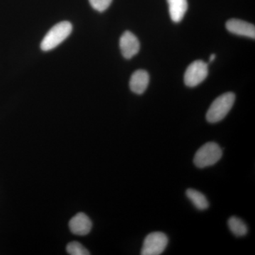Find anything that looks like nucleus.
Listing matches in <instances>:
<instances>
[{
  "instance_id": "1",
  "label": "nucleus",
  "mask_w": 255,
  "mask_h": 255,
  "mask_svg": "<svg viewBox=\"0 0 255 255\" xmlns=\"http://www.w3.org/2000/svg\"><path fill=\"white\" fill-rule=\"evenodd\" d=\"M235 100L236 95L233 92H227L219 96L210 106L206 113V120L211 124L221 122L232 109Z\"/></svg>"
},
{
  "instance_id": "13",
  "label": "nucleus",
  "mask_w": 255,
  "mask_h": 255,
  "mask_svg": "<svg viewBox=\"0 0 255 255\" xmlns=\"http://www.w3.org/2000/svg\"><path fill=\"white\" fill-rule=\"evenodd\" d=\"M68 254L71 255H89L90 252L87 251L82 244L78 242H71L66 248Z\"/></svg>"
},
{
  "instance_id": "6",
  "label": "nucleus",
  "mask_w": 255,
  "mask_h": 255,
  "mask_svg": "<svg viewBox=\"0 0 255 255\" xmlns=\"http://www.w3.org/2000/svg\"><path fill=\"white\" fill-rule=\"evenodd\" d=\"M120 49L127 59H130L140 50V42L136 36L129 31L124 32L120 38Z\"/></svg>"
},
{
  "instance_id": "9",
  "label": "nucleus",
  "mask_w": 255,
  "mask_h": 255,
  "mask_svg": "<svg viewBox=\"0 0 255 255\" xmlns=\"http://www.w3.org/2000/svg\"><path fill=\"white\" fill-rule=\"evenodd\" d=\"M149 80H150V77L145 70H136L130 78V83H129L130 90L137 95H142L148 86Z\"/></svg>"
},
{
  "instance_id": "2",
  "label": "nucleus",
  "mask_w": 255,
  "mask_h": 255,
  "mask_svg": "<svg viewBox=\"0 0 255 255\" xmlns=\"http://www.w3.org/2000/svg\"><path fill=\"white\" fill-rule=\"evenodd\" d=\"M72 31L73 26L68 21H62L57 23L43 38L41 44L42 50L49 51L56 48L70 36Z\"/></svg>"
},
{
  "instance_id": "14",
  "label": "nucleus",
  "mask_w": 255,
  "mask_h": 255,
  "mask_svg": "<svg viewBox=\"0 0 255 255\" xmlns=\"http://www.w3.org/2000/svg\"><path fill=\"white\" fill-rule=\"evenodd\" d=\"M89 1L94 9L100 12L108 9L112 2V0H89Z\"/></svg>"
},
{
  "instance_id": "12",
  "label": "nucleus",
  "mask_w": 255,
  "mask_h": 255,
  "mask_svg": "<svg viewBox=\"0 0 255 255\" xmlns=\"http://www.w3.org/2000/svg\"><path fill=\"white\" fill-rule=\"evenodd\" d=\"M228 225L233 234L238 237H243L248 232V226L246 223L236 216H233L228 219Z\"/></svg>"
},
{
  "instance_id": "5",
  "label": "nucleus",
  "mask_w": 255,
  "mask_h": 255,
  "mask_svg": "<svg viewBox=\"0 0 255 255\" xmlns=\"http://www.w3.org/2000/svg\"><path fill=\"white\" fill-rule=\"evenodd\" d=\"M208 76V65L202 60H196L189 65L184 73V82L187 87L199 85Z\"/></svg>"
},
{
  "instance_id": "3",
  "label": "nucleus",
  "mask_w": 255,
  "mask_h": 255,
  "mask_svg": "<svg viewBox=\"0 0 255 255\" xmlns=\"http://www.w3.org/2000/svg\"><path fill=\"white\" fill-rule=\"evenodd\" d=\"M223 155V150L219 144L209 142L201 146L196 152L194 163L199 168H205L217 163Z\"/></svg>"
},
{
  "instance_id": "11",
  "label": "nucleus",
  "mask_w": 255,
  "mask_h": 255,
  "mask_svg": "<svg viewBox=\"0 0 255 255\" xmlns=\"http://www.w3.org/2000/svg\"><path fill=\"white\" fill-rule=\"evenodd\" d=\"M186 195L196 209L199 211H204L209 208V201L206 199L205 195L200 191L195 189H188L186 191Z\"/></svg>"
},
{
  "instance_id": "8",
  "label": "nucleus",
  "mask_w": 255,
  "mask_h": 255,
  "mask_svg": "<svg viewBox=\"0 0 255 255\" xmlns=\"http://www.w3.org/2000/svg\"><path fill=\"white\" fill-rule=\"evenodd\" d=\"M69 228L73 234L77 236H86L91 231L92 223L86 214L79 213L70 220Z\"/></svg>"
},
{
  "instance_id": "7",
  "label": "nucleus",
  "mask_w": 255,
  "mask_h": 255,
  "mask_svg": "<svg viewBox=\"0 0 255 255\" xmlns=\"http://www.w3.org/2000/svg\"><path fill=\"white\" fill-rule=\"evenodd\" d=\"M226 26L228 31L233 34L248 37L253 39L255 38V27L252 23L237 18H231L226 22Z\"/></svg>"
},
{
  "instance_id": "4",
  "label": "nucleus",
  "mask_w": 255,
  "mask_h": 255,
  "mask_svg": "<svg viewBox=\"0 0 255 255\" xmlns=\"http://www.w3.org/2000/svg\"><path fill=\"white\" fill-rule=\"evenodd\" d=\"M168 244V238L162 232H153L147 235L142 245V255L162 254Z\"/></svg>"
},
{
  "instance_id": "15",
  "label": "nucleus",
  "mask_w": 255,
  "mask_h": 255,
  "mask_svg": "<svg viewBox=\"0 0 255 255\" xmlns=\"http://www.w3.org/2000/svg\"><path fill=\"white\" fill-rule=\"evenodd\" d=\"M215 58H216V55L212 54L210 56L209 58V62H213L215 60Z\"/></svg>"
},
{
  "instance_id": "10",
  "label": "nucleus",
  "mask_w": 255,
  "mask_h": 255,
  "mask_svg": "<svg viewBox=\"0 0 255 255\" xmlns=\"http://www.w3.org/2000/svg\"><path fill=\"white\" fill-rule=\"evenodd\" d=\"M171 19L175 23L182 21L188 9L187 0H167Z\"/></svg>"
}]
</instances>
